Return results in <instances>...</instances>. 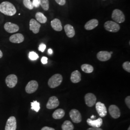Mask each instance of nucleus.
Here are the masks:
<instances>
[{
	"label": "nucleus",
	"mask_w": 130,
	"mask_h": 130,
	"mask_svg": "<svg viewBox=\"0 0 130 130\" xmlns=\"http://www.w3.org/2000/svg\"><path fill=\"white\" fill-rule=\"evenodd\" d=\"M104 28L108 31L117 32L119 31L120 26L116 22L112 21H107L104 24Z\"/></svg>",
	"instance_id": "obj_4"
},
{
	"label": "nucleus",
	"mask_w": 130,
	"mask_h": 130,
	"mask_svg": "<svg viewBox=\"0 0 130 130\" xmlns=\"http://www.w3.org/2000/svg\"><path fill=\"white\" fill-rule=\"evenodd\" d=\"M62 130H73L74 126L69 121H66L62 125Z\"/></svg>",
	"instance_id": "obj_24"
},
{
	"label": "nucleus",
	"mask_w": 130,
	"mask_h": 130,
	"mask_svg": "<svg viewBox=\"0 0 130 130\" xmlns=\"http://www.w3.org/2000/svg\"><path fill=\"white\" fill-rule=\"evenodd\" d=\"M64 30L67 36L69 38L73 37L75 35L74 27L70 24H67L64 27Z\"/></svg>",
	"instance_id": "obj_20"
},
{
	"label": "nucleus",
	"mask_w": 130,
	"mask_h": 130,
	"mask_svg": "<svg viewBox=\"0 0 130 130\" xmlns=\"http://www.w3.org/2000/svg\"><path fill=\"white\" fill-rule=\"evenodd\" d=\"M24 37L21 33H17L11 35L9 38L10 42L14 43H20L23 42Z\"/></svg>",
	"instance_id": "obj_15"
},
{
	"label": "nucleus",
	"mask_w": 130,
	"mask_h": 130,
	"mask_svg": "<svg viewBox=\"0 0 130 130\" xmlns=\"http://www.w3.org/2000/svg\"><path fill=\"white\" fill-rule=\"evenodd\" d=\"M65 112L63 109L59 108L56 109L53 114V118L56 120L61 119L65 116Z\"/></svg>",
	"instance_id": "obj_22"
},
{
	"label": "nucleus",
	"mask_w": 130,
	"mask_h": 130,
	"mask_svg": "<svg viewBox=\"0 0 130 130\" xmlns=\"http://www.w3.org/2000/svg\"><path fill=\"white\" fill-rule=\"evenodd\" d=\"M70 116L72 121L76 123H79L82 121L80 112L76 109H73L70 112Z\"/></svg>",
	"instance_id": "obj_6"
},
{
	"label": "nucleus",
	"mask_w": 130,
	"mask_h": 130,
	"mask_svg": "<svg viewBox=\"0 0 130 130\" xmlns=\"http://www.w3.org/2000/svg\"><path fill=\"white\" fill-rule=\"evenodd\" d=\"M128 130H130V127H129L128 128Z\"/></svg>",
	"instance_id": "obj_41"
},
{
	"label": "nucleus",
	"mask_w": 130,
	"mask_h": 130,
	"mask_svg": "<svg viewBox=\"0 0 130 130\" xmlns=\"http://www.w3.org/2000/svg\"><path fill=\"white\" fill-rule=\"evenodd\" d=\"M40 4L42 6L43 9L45 11H47L49 8V0H39Z\"/></svg>",
	"instance_id": "obj_27"
},
{
	"label": "nucleus",
	"mask_w": 130,
	"mask_h": 130,
	"mask_svg": "<svg viewBox=\"0 0 130 130\" xmlns=\"http://www.w3.org/2000/svg\"><path fill=\"white\" fill-rule=\"evenodd\" d=\"M98 25V21L97 19H93L88 21L85 25L84 28L88 30H92L96 28Z\"/></svg>",
	"instance_id": "obj_18"
},
{
	"label": "nucleus",
	"mask_w": 130,
	"mask_h": 130,
	"mask_svg": "<svg viewBox=\"0 0 130 130\" xmlns=\"http://www.w3.org/2000/svg\"><path fill=\"white\" fill-rule=\"evenodd\" d=\"M110 53V54L111 55L112 54V52H109Z\"/></svg>",
	"instance_id": "obj_42"
},
{
	"label": "nucleus",
	"mask_w": 130,
	"mask_h": 130,
	"mask_svg": "<svg viewBox=\"0 0 130 130\" xmlns=\"http://www.w3.org/2000/svg\"><path fill=\"white\" fill-rule=\"evenodd\" d=\"M96 117L95 116H93V115H92V116L91 117V119H92V120H93V119H94V118H95Z\"/></svg>",
	"instance_id": "obj_40"
},
{
	"label": "nucleus",
	"mask_w": 130,
	"mask_h": 130,
	"mask_svg": "<svg viewBox=\"0 0 130 130\" xmlns=\"http://www.w3.org/2000/svg\"><path fill=\"white\" fill-rule=\"evenodd\" d=\"M18 80V77L15 75L10 74L7 76L6 78L5 83L9 88H13L17 85Z\"/></svg>",
	"instance_id": "obj_5"
},
{
	"label": "nucleus",
	"mask_w": 130,
	"mask_h": 130,
	"mask_svg": "<svg viewBox=\"0 0 130 130\" xmlns=\"http://www.w3.org/2000/svg\"><path fill=\"white\" fill-rule=\"evenodd\" d=\"M104 1H105V0H104Z\"/></svg>",
	"instance_id": "obj_43"
},
{
	"label": "nucleus",
	"mask_w": 130,
	"mask_h": 130,
	"mask_svg": "<svg viewBox=\"0 0 130 130\" xmlns=\"http://www.w3.org/2000/svg\"><path fill=\"white\" fill-rule=\"evenodd\" d=\"M51 25L53 28L57 31H60L62 30V26L60 20L57 19H53L51 22Z\"/></svg>",
	"instance_id": "obj_19"
},
{
	"label": "nucleus",
	"mask_w": 130,
	"mask_h": 130,
	"mask_svg": "<svg viewBox=\"0 0 130 130\" xmlns=\"http://www.w3.org/2000/svg\"><path fill=\"white\" fill-rule=\"evenodd\" d=\"M63 81V77L60 74H56L52 76L49 79L48 84L51 88H55L60 85Z\"/></svg>",
	"instance_id": "obj_2"
},
{
	"label": "nucleus",
	"mask_w": 130,
	"mask_h": 130,
	"mask_svg": "<svg viewBox=\"0 0 130 130\" xmlns=\"http://www.w3.org/2000/svg\"><path fill=\"white\" fill-rule=\"evenodd\" d=\"M33 5L34 7L38 8L40 5V1L39 0H33L32 2Z\"/></svg>",
	"instance_id": "obj_32"
},
{
	"label": "nucleus",
	"mask_w": 130,
	"mask_h": 130,
	"mask_svg": "<svg viewBox=\"0 0 130 130\" xmlns=\"http://www.w3.org/2000/svg\"><path fill=\"white\" fill-rule=\"evenodd\" d=\"M87 130H103L102 129L100 128H96V127H92L90 128Z\"/></svg>",
	"instance_id": "obj_37"
},
{
	"label": "nucleus",
	"mask_w": 130,
	"mask_h": 130,
	"mask_svg": "<svg viewBox=\"0 0 130 130\" xmlns=\"http://www.w3.org/2000/svg\"><path fill=\"white\" fill-rule=\"evenodd\" d=\"M17 129V120L14 116L9 117L6 122L5 130H16Z\"/></svg>",
	"instance_id": "obj_9"
},
{
	"label": "nucleus",
	"mask_w": 130,
	"mask_h": 130,
	"mask_svg": "<svg viewBox=\"0 0 130 130\" xmlns=\"http://www.w3.org/2000/svg\"><path fill=\"white\" fill-rule=\"evenodd\" d=\"M35 18L38 22L41 23H45L47 20L46 17L41 12H37L35 14Z\"/></svg>",
	"instance_id": "obj_23"
},
{
	"label": "nucleus",
	"mask_w": 130,
	"mask_h": 130,
	"mask_svg": "<svg viewBox=\"0 0 130 130\" xmlns=\"http://www.w3.org/2000/svg\"><path fill=\"white\" fill-rule=\"evenodd\" d=\"M95 108L99 115L101 118L104 117L107 115V108L104 104L100 102H98L96 103Z\"/></svg>",
	"instance_id": "obj_10"
},
{
	"label": "nucleus",
	"mask_w": 130,
	"mask_h": 130,
	"mask_svg": "<svg viewBox=\"0 0 130 130\" xmlns=\"http://www.w3.org/2000/svg\"><path fill=\"white\" fill-rule=\"evenodd\" d=\"M0 12L6 15L13 16L16 14L17 10L12 3L5 1L0 4Z\"/></svg>",
	"instance_id": "obj_1"
},
{
	"label": "nucleus",
	"mask_w": 130,
	"mask_h": 130,
	"mask_svg": "<svg viewBox=\"0 0 130 130\" xmlns=\"http://www.w3.org/2000/svg\"><path fill=\"white\" fill-rule=\"evenodd\" d=\"M3 56V54L2 51L0 50V58H1Z\"/></svg>",
	"instance_id": "obj_39"
},
{
	"label": "nucleus",
	"mask_w": 130,
	"mask_h": 130,
	"mask_svg": "<svg viewBox=\"0 0 130 130\" xmlns=\"http://www.w3.org/2000/svg\"><path fill=\"white\" fill-rule=\"evenodd\" d=\"M87 123L89 125L92 126V127L100 128L102 125L103 120L101 118H99L97 120H93L91 119H88L87 120Z\"/></svg>",
	"instance_id": "obj_17"
},
{
	"label": "nucleus",
	"mask_w": 130,
	"mask_h": 130,
	"mask_svg": "<svg viewBox=\"0 0 130 130\" xmlns=\"http://www.w3.org/2000/svg\"><path fill=\"white\" fill-rule=\"evenodd\" d=\"M29 58L31 60H36L39 58L37 54L34 52H30L28 55Z\"/></svg>",
	"instance_id": "obj_29"
},
{
	"label": "nucleus",
	"mask_w": 130,
	"mask_h": 130,
	"mask_svg": "<svg viewBox=\"0 0 130 130\" xmlns=\"http://www.w3.org/2000/svg\"><path fill=\"white\" fill-rule=\"evenodd\" d=\"M122 67L123 69L126 70V71L130 72V62L129 61H126L125 62L123 63L122 65Z\"/></svg>",
	"instance_id": "obj_30"
},
{
	"label": "nucleus",
	"mask_w": 130,
	"mask_h": 130,
	"mask_svg": "<svg viewBox=\"0 0 130 130\" xmlns=\"http://www.w3.org/2000/svg\"><path fill=\"white\" fill-rule=\"evenodd\" d=\"M57 4L58 5L63 6L66 4V0H55Z\"/></svg>",
	"instance_id": "obj_34"
},
{
	"label": "nucleus",
	"mask_w": 130,
	"mask_h": 130,
	"mask_svg": "<svg viewBox=\"0 0 130 130\" xmlns=\"http://www.w3.org/2000/svg\"><path fill=\"white\" fill-rule=\"evenodd\" d=\"M85 102L87 106L92 107L94 105L96 101V98L95 95L92 93H87L84 97Z\"/></svg>",
	"instance_id": "obj_8"
},
{
	"label": "nucleus",
	"mask_w": 130,
	"mask_h": 130,
	"mask_svg": "<svg viewBox=\"0 0 130 130\" xmlns=\"http://www.w3.org/2000/svg\"><path fill=\"white\" fill-rule=\"evenodd\" d=\"M109 113L114 119H118L121 116L120 108L116 105H112L109 107Z\"/></svg>",
	"instance_id": "obj_13"
},
{
	"label": "nucleus",
	"mask_w": 130,
	"mask_h": 130,
	"mask_svg": "<svg viewBox=\"0 0 130 130\" xmlns=\"http://www.w3.org/2000/svg\"><path fill=\"white\" fill-rule=\"evenodd\" d=\"M41 130H55V129L53 128L49 127L48 126H45V127H43Z\"/></svg>",
	"instance_id": "obj_36"
},
{
	"label": "nucleus",
	"mask_w": 130,
	"mask_h": 130,
	"mask_svg": "<svg viewBox=\"0 0 130 130\" xmlns=\"http://www.w3.org/2000/svg\"><path fill=\"white\" fill-rule=\"evenodd\" d=\"M46 45L44 43H41L39 47V50L40 51L42 52H43L45 51V49H46Z\"/></svg>",
	"instance_id": "obj_31"
},
{
	"label": "nucleus",
	"mask_w": 130,
	"mask_h": 130,
	"mask_svg": "<svg viewBox=\"0 0 130 130\" xmlns=\"http://www.w3.org/2000/svg\"><path fill=\"white\" fill-rule=\"evenodd\" d=\"M41 25L34 19H31L29 21V29L34 34H37L40 31Z\"/></svg>",
	"instance_id": "obj_14"
},
{
	"label": "nucleus",
	"mask_w": 130,
	"mask_h": 130,
	"mask_svg": "<svg viewBox=\"0 0 130 130\" xmlns=\"http://www.w3.org/2000/svg\"><path fill=\"white\" fill-rule=\"evenodd\" d=\"M111 55L107 51H100L97 54V58L101 61H107L110 59Z\"/></svg>",
	"instance_id": "obj_16"
},
{
	"label": "nucleus",
	"mask_w": 130,
	"mask_h": 130,
	"mask_svg": "<svg viewBox=\"0 0 130 130\" xmlns=\"http://www.w3.org/2000/svg\"><path fill=\"white\" fill-rule=\"evenodd\" d=\"M71 81L74 84L78 83L81 80V74L78 70H75L71 75Z\"/></svg>",
	"instance_id": "obj_21"
},
{
	"label": "nucleus",
	"mask_w": 130,
	"mask_h": 130,
	"mask_svg": "<svg viewBox=\"0 0 130 130\" xmlns=\"http://www.w3.org/2000/svg\"><path fill=\"white\" fill-rule=\"evenodd\" d=\"M126 104L127 106V107H128V108L130 109V96H127L125 98Z\"/></svg>",
	"instance_id": "obj_33"
},
{
	"label": "nucleus",
	"mask_w": 130,
	"mask_h": 130,
	"mask_svg": "<svg viewBox=\"0 0 130 130\" xmlns=\"http://www.w3.org/2000/svg\"><path fill=\"white\" fill-rule=\"evenodd\" d=\"M31 109L38 112L40 109V104L37 101H33L31 103Z\"/></svg>",
	"instance_id": "obj_26"
},
{
	"label": "nucleus",
	"mask_w": 130,
	"mask_h": 130,
	"mask_svg": "<svg viewBox=\"0 0 130 130\" xmlns=\"http://www.w3.org/2000/svg\"><path fill=\"white\" fill-rule=\"evenodd\" d=\"M4 28L7 32L12 33L18 32L19 28L18 25L8 22L5 24Z\"/></svg>",
	"instance_id": "obj_12"
},
{
	"label": "nucleus",
	"mask_w": 130,
	"mask_h": 130,
	"mask_svg": "<svg viewBox=\"0 0 130 130\" xmlns=\"http://www.w3.org/2000/svg\"><path fill=\"white\" fill-rule=\"evenodd\" d=\"M59 105V101L58 98L55 96H53L49 99L46 104V107L49 109H52L56 108Z\"/></svg>",
	"instance_id": "obj_11"
},
{
	"label": "nucleus",
	"mask_w": 130,
	"mask_h": 130,
	"mask_svg": "<svg viewBox=\"0 0 130 130\" xmlns=\"http://www.w3.org/2000/svg\"><path fill=\"white\" fill-rule=\"evenodd\" d=\"M48 52L49 55H52L53 54V50H52L51 49H49L48 50Z\"/></svg>",
	"instance_id": "obj_38"
},
{
	"label": "nucleus",
	"mask_w": 130,
	"mask_h": 130,
	"mask_svg": "<svg viewBox=\"0 0 130 130\" xmlns=\"http://www.w3.org/2000/svg\"><path fill=\"white\" fill-rule=\"evenodd\" d=\"M41 62L43 64H46L48 62V58L46 57L43 56L41 59Z\"/></svg>",
	"instance_id": "obj_35"
},
{
	"label": "nucleus",
	"mask_w": 130,
	"mask_h": 130,
	"mask_svg": "<svg viewBox=\"0 0 130 130\" xmlns=\"http://www.w3.org/2000/svg\"><path fill=\"white\" fill-rule=\"evenodd\" d=\"M38 83L37 81L32 80L28 83L26 86L25 90L28 93H32L37 91L38 88Z\"/></svg>",
	"instance_id": "obj_7"
},
{
	"label": "nucleus",
	"mask_w": 130,
	"mask_h": 130,
	"mask_svg": "<svg viewBox=\"0 0 130 130\" xmlns=\"http://www.w3.org/2000/svg\"><path fill=\"white\" fill-rule=\"evenodd\" d=\"M23 4L24 6L28 9L32 10L34 8L32 3L30 0H23Z\"/></svg>",
	"instance_id": "obj_28"
},
{
	"label": "nucleus",
	"mask_w": 130,
	"mask_h": 130,
	"mask_svg": "<svg viewBox=\"0 0 130 130\" xmlns=\"http://www.w3.org/2000/svg\"><path fill=\"white\" fill-rule=\"evenodd\" d=\"M112 19L118 23H121L124 22L125 19L123 12L119 9H115L112 12Z\"/></svg>",
	"instance_id": "obj_3"
},
{
	"label": "nucleus",
	"mask_w": 130,
	"mask_h": 130,
	"mask_svg": "<svg viewBox=\"0 0 130 130\" xmlns=\"http://www.w3.org/2000/svg\"><path fill=\"white\" fill-rule=\"evenodd\" d=\"M82 70L86 73H91L93 71V67L92 65L84 64L81 66Z\"/></svg>",
	"instance_id": "obj_25"
}]
</instances>
